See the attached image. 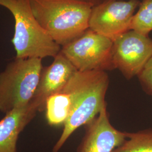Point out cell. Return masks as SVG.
I'll return each mask as SVG.
<instances>
[{"mask_svg": "<svg viewBox=\"0 0 152 152\" xmlns=\"http://www.w3.org/2000/svg\"><path fill=\"white\" fill-rule=\"evenodd\" d=\"M139 0H106L92 7L89 29L114 41L131 30Z\"/></svg>", "mask_w": 152, "mask_h": 152, "instance_id": "6", "label": "cell"}, {"mask_svg": "<svg viewBox=\"0 0 152 152\" xmlns=\"http://www.w3.org/2000/svg\"><path fill=\"white\" fill-rule=\"evenodd\" d=\"M43 69L42 59L16 58L0 73V112L5 114L29 104Z\"/></svg>", "mask_w": 152, "mask_h": 152, "instance_id": "4", "label": "cell"}, {"mask_svg": "<svg viewBox=\"0 0 152 152\" xmlns=\"http://www.w3.org/2000/svg\"><path fill=\"white\" fill-rule=\"evenodd\" d=\"M72 109L69 95L60 91L49 97L46 103V118L51 126L64 125Z\"/></svg>", "mask_w": 152, "mask_h": 152, "instance_id": "11", "label": "cell"}, {"mask_svg": "<svg viewBox=\"0 0 152 152\" xmlns=\"http://www.w3.org/2000/svg\"><path fill=\"white\" fill-rule=\"evenodd\" d=\"M139 7L132 18L131 30L149 36L152 31V0H142Z\"/></svg>", "mask_w": 152, "mask_h": 152, "instance_id": "13", "label": "cell"}, {"mask_svg": "<svg viewBox=\"0 0 152 152\" xmlns=\"http://www.w3.org/2000/svg\"><path fill=\"white\" fill-rule=\"evenodd\" d=\"M15 22L12 43L16 58H55L61 47L44 29L33 14L29 0H0Z\"/></svg>", "mask_w": 152, "mask_h": 152, "instance_id": "3", "label": "cell"}, {"mask_svg": "<svg viewBox=\"0 0 152 152\" xmlns=\"http://www.w3.org/2000/svg\"><path fill=\"white\" fill-rule=\"evenodd\" d=\"M54 58L50 65L43 68L38 86L30 103L39 112L45 110L48 99L61 91L77 71L61 52Z\"/></svg>", "mask_w": 152, "mask_h": 152, "instance_id": "9", "label": "cell"}, {"mask_svg": "<svg viewBox=\"0 0 152 152\" xmlns=\"http://www.w3.org/2000/svg\"><path fill=\"white\" fill-rule=\"evenodd\" d=\"M42 27L61 47L89 28L93 6L81 0H29Z\"/></svg>", "mask_w": 152, "mask_h": 152, "instance_id": "2", "label": "cell"}, {"mask_svg": "<svg viewBox=\"0 0 152 152\" xmlns=\"http://www.w3.org/2000/svg\"><path fill=\"white\" fill-rule=\"evenodd\" d=\"M85 126V134L76 152H112L126 139V132L116 129L111 124L107 105Z\"/></svg>", "mask_w": 152, "mask_h": 152, "instance_id": "8", "label": "cell"}, {"mask_svg": "<svg viewBox=\"0 0 152 152\" xmlns=\"http://www.w3.org/2000/svg\"><path fill=\"white\" fill-rule=\"evenodd\" d=\"M109 85L106 71H77L61 90L72 102L71 113L59 139L53 148L59 152L71 135L95 118L107 105L105 95Z\"/></svg>", "mask_w": 152, "mask_h": 152, "instance_id": "1", "label": "cell"}, {"mask_svg": "<svg viewBox=\"0 0 152 152\" xmlns=\"http://www.w3.org/2000/svg\"><path fill=\"white\" fill-rule=\"evenodd\" d=\"M113 42L115 69L127 80L137 77L152 57V38L130 30Z\"/></svg>", "mask_w": 152, "mask_h": 152, "instance_id": "7", "label": "cell"}, {"mask_svg": "<svg viewBox=\"0 0 152 152\" xmlns=\"http://www.w3.org/2000/svg\"><path fill=\"white\" fill-rule=\"evenodd\" d=\"M37 112L30 103L5 114L0 120V152H18L19 135Z\"/></svg>", "mask_w": 152, "mask_h": 152, "instance_id": "10", "label": "cell"}, {"mask_svg": "<svg viewBox=\"0 0 152 152\" xmlns=\"http://www.w3.org/2000/svg\"><path fill=\"white\" fill-rule=\"evenodd\" d=\"M113 42L88 29L82 35L62 46L60 52L78 71L115 69L112 55Z\"/></svg>", "mask_w": 152, "mask_h": 152, "instance_id": "5", "label": "cell"}, {"mask_svg": "<svg viewBox=\"0 0 152 152\" xmlns=\"http://www.w3.org/2000/svg\"><path fill=\"white\" fill-rule=\"evenodd\" d=\"M137 77L144 92L152 96V57Z\"/></svg>", "mask_w": 152, "mask_h": 152, "instance_id": "14", "label": "cell"}, {"mask_svg": "<svg viewBox=\"0 0 152 152\" xmlns=\"http://www.w3.org/2000/svg\"><path fill=\"white\" fill-rule=\"evenodd\" d=\"M81 1L88 3L93 6H95L98 5L99 4L102 3L103 2L106 1V0H81Z\"/></svg>", "mask_w": 152, "mask_h": 152, "instance_id": "15", "label": "cell"}, {"mask_svg": "<svg viewBox=\"0 0 152 152\" xmlns=\"http://www.w3.org/2000/svg\"><path fill=\"white\" fill-rule=\"evenodd\" d=\"M112 152H152V129L126 132V139Z\"/></svg>", "mask_w": 152, "mask_h": 152, "instance_id": "12", "label": "cell"}]
</instances>
